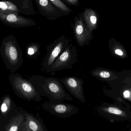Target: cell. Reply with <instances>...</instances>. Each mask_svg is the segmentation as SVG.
<instances>
[{
    "label": "cell",
    "instance_id": "cell-1",
    "mask_svg": "<svg viewBox=\"0 0 131 131\" xmlns=\"http://www.w3.org/2000/svg\"><path fill=\"white\" fill-rule=\"evenodd\" d=\"M28 80L41 96H45L51 101L60 102L63 100H73L57 78L37 75L29 78Z\"/></svg>",
    "mask_w": 131,
    "mask_h": 131
},
{
    "label": "cell",
    "instance_id": "cell-2",
    "mask_svg": "<svg viewBox=\"0 0 131 131\" xmlns=\"http://www.w3.org/2000/svg\"><path fill=\"white\" fill-rule=\"evenodd\" d=\"M0 53L7 68L12 73L16 72L22 65L23 54L16 38L10 35L1 41Z\"/></svg>",
    "mask_w": 131,
    "mask_h": 131
},
{
    "label": "cell",
    "instance_id": "cell-3",
    "mask_svg": "<svg viewBox=\"0 0 131 131\" xmlns=\"http://www.w3.org/2000/svg\"><path fill=\"white\" fill-rule=\"evenodd\" d=\"M8 79L13 91L18 97L29 101H41V96L29 80L18 74L9 75Z\"/></svg>",
    "mask_w": 131,
    "mask_h": 131
},
{
    "label": "cell",
    "instance_id": "cell-4",
    "mask_svg": "<svg viewBox=\"0 0 131 131\" xmlns=\"http://www.w3.org/2000/svg\"><path fill=\"white\" fill-rule=\"evenodd\" d=\"M69 40L62 35L47 47V53L43 62V71L49 73L50 69L57 58L69 44Z\"/></svg>",
    "mask_w": 131,
    "mask_h": 131
},
{
    "label": "cell",
    "instance_id": "cell-5",
    "mask_svg": "<svg viewBox=\"0 0 131 131\" xmlns=\"http://www.w3.org/2000/svg\"><path fill=\"white\" fill-rule=\"evenodd\" d=\"M77 60V49L72 45L69 44L54 61L49 73L53 74L55 71L71 69Z\"/></svg>",
    "mask_w": 131,
    "mask_h": 131
},
{
    "label": "cell",
    "instance_id": "cell-6",
    "mask_svg": "<svg viewBox=\"0 0 131 131\" xmlns=\"http://www.w3.org/2000/svg\"><path fill=\"white\" fill-rule=\"evenodd\" d=\"M71 27L78 45L81 47L89 45L94 36L85 25L82 14L74 18V21L71 23Z\"/></svg>",
    "mask_w": 131,
    "mask_h": 131
},
{
    "label": "cell",
    "instance_id": "cell-7",
    "mask_svg": "<svg viewBox=\"0 0 131 131\" xmlns=\"http://www.w3.org/2000/svg\"><path fill=\"white\" fill-rule=\"evenodd\" d=\"M64 87L68 91L82 103L85 101L83 85L84 81L82 78L74 76H68L60 79Z\"/></svg>",
    "mask_w": 131,
    "mask_h": 131
},
{
    "label": "cell",
    "instance_id": "cell-8",
    "mask_svg": "<svg viewBox=\"0 0 131 131\" xmlns=\"http://www.w3.org/2000/svg\"><path fill=\"white\" fill-rule=\"evenodd\" d=\"M0 21L5 25L12 28L28 27L36 25L35 21L30 18L15 14H4L1 11Z\"/></svg>",
    "mask_w": 131,
    "mask_h": 131
},
{
    "label": "cell",
    "instance_id": "cell-9",
    "mask_svg": "<svg viewBox=\"0 0 131 131\" xmlns=\"http://www.w3.org/2000/svg\"><path fill=\"white\" fill-rule=\"evenodd\" d=\"M0 11L5 14L30 15L34 13L32 5L18 4L7 1H0Z\"/></svg>",
    "mask_w": 131,
    "mask_h": 131
},
{
    "label": "cell",
    "instance_id": "cell-10",
    "mask_svg": "<svg viewBox=\"0 0 131 131\" xmlns=\"http://www.w3.org/2000/svg\"><path fill=\"white\" fill-rule=\"evenodd\" d=\"M40 14L45 18L54 20L65 15L62 11L57 9L49 0H35Z\"/></svg>",
    "mask_w": 131,
    "mask_h": 131
},
{
    "label": "cell",
    "instance_id": "cell-11",
    "mask_svg": "<svg viewBox=\"0 0 131 131\" xmlns=\"http://www.w3.org/2000/svg\"><path fill=\"white\" fill-rule=\"evenodd\" d=\"M82 14L85 25L92 34L97 27L99 20L98 14L94 10L90 8H85Z\"/></svg>",
    "mask_w": 131,
    "mask_h": 131
},
{
    "label": "cell",
    "instance_id": "cell-12",
    "mask_svg": "<svg viewBox=\"0 0 131 131\" xmlns=\"http://www.w3.org/2000/svg\"><path fill=\"white\" fill-rule=\"evenodd\" d=\"M61 102L50 101L45 103L43 106L45 108H48L55 113L59 114L70 113L77 110V108L74 105L61 103Z\"/></svg>",
    "mask_w": 131,
    "mask_h": 131
},
{
    "label": "cell",
    "instance_id": "cell-13",
    "mask_svg": "<svg viewBox=\"0 0 131 131\" xmlns=\"http://www.w3.org/2000/svg\"><path fill=\"white\" fill-rule=\"evenodd\" d=\"M25 119V115L21 114L15 116L7 125L5 131H18Z\"/></svg>",
    "mask_w": 131,
    "mask_h": 131
},
{
    "label": "cell",
    "instance_id": "cell-14",
    "mask_svg": "<svg viewBox=\"0 0 131 131\" xmlns=\"http://www.w3.org/2000/svg\"><path fill=\"white\" fill-rule=\"evenodd\" d=\"M92 76L103 81H107L110 79L112 74L107 69L101 68H97L91 71Z\"/></svg>",
    "mask_w": 131,
    "mask_h": 131
},
{
    "label": "cell",
    "instance_id": "cell-15",
    "mask_svg": "<svg viewBox=\"0 0 131 131\" xmlns=\"http://www.w3.org/2000/svg\"><path fill=\"white\" fill-rule=\"evenodd\" d=\"M40 45L38 43L29 44L26 48V54L30 59H36L40 54Z\"/></svg>",
    "mask_w": 131,
    "mask_h": 131
},
{
    "label": "cell",
    "instance_id": "cell-16",
    "mask_svg": "<svg viewBox=\"0 0 131 131\" xmlns=\"http://www.w3.org/2000/svg\"><path fill=\"white\" fill-rule=\"evenodd\" d=\"M25 121L31 131H44L40 123L31 115L25 114Z\"/></svg>",
    "mask_w": 131,
    "mask_h": 131
},
{
    "label": "cell",
    "instance_id": "cell-17",
    "mask_svg": "<svg viewBox=\"0 0 131 131\" xmlns=\"http://www.w3.org/2000/svg\"><path fill=\"white\" fill-rule=\"evenodd\" d=\"M51 4L65 15H68L72 11L69 7L66 5L61 0H49Z\"/></svg>",
    "mask_w": 131,
    "mask_h": 131
},
{
    "label": "cell",
    "instance_id": "cell-18",
    "mask_svg": "<svg viewBox=\"0 0 131 131\" xmlns=\"http://www.w3.org/2000/svg\"><path fill=\"white\" fill-rule=\"evenodd\" d=\"M12 100L10 96L6 95L3 98L1 106V110L2 114H6L9 111L12 104Z\"/></svg>",
    "mask_w": 131,
    "mask_h": 131
},
{
    "label": "cell",
    "instance_id": "cell-19",
    "mask_svg": "<svg viewBox=\"0 0 131 131\" xmlns=\"http://www.w3.org/2000/svg\"><path fill=\"white\" fill-rule=\"evenodd\" d=\"M103 111L108 112L110 114L117 115H122L123 114V112L121 110L117 108L113 107H103L102 108Z\"/></svg>",
    "mask_w": 131,
    "mask_h": 131
},
{
    "label": "cell",
    "instance_id": "cell-20",
    "mask_svg": "<svg viewBox=\"0 0 131 131\" xmlns=\"http://www.w3.org/2000/svg\"><path fill=\"white\" fill-rule=\"evenodd\" d=\"M3 1H9L14 3L18 4H27L32 5L31 0H3Z\"/></svg>",
    "mask_w": 131,
    "mask_h": 131
},
{
    "label": "cell",
    "instance_id": "cell-21",
    "mask_svg": "<svg viewBox=\"0 0 131 131\" xmlns=\"http://www.w3.org/2000/svg\"><path fill=\"white\" fill-rule=\"evenodd\" d=\"M18 131H31V130L29 128L27 122L25 121L22 123Z\"/></svg>",
    "mask_w": 131,
    "mask_h": 131
},
{
    "label": "cell",
    "instance_id": "cell-22",
    "mask_svg": "<svg viewBox=\"0 0 131 131\" xmlns=\"http://www.w3.org/2000/svg\"><path fill=\"white\" fill-rule=\"evenodd\" d=\"M68 4L73 6L78 5L80 0H64Z\"/></svg>",
    "mask_w": 131,
    "mask_h": 131
},
{
    "label": "cell",
    "instance_id": "cell-23",
    "mask_svg": "<svg viewBox=\"0 0 131 131\" xmlns=\"http://www.w3.org/2000/svg\"><path fill=\"white\" fill-rule=\"evenodd\" d=\"M130 92L128 90H126L123 93L124 97L125 98H128L130 97Z\"/></svg>",
    "mask_w": 131,
    "mask_h": 131
},
{
    "label": "cell",
    "instance_id": "cell-24",
    "mask_svg": "<svg viewBox=\"0 0 131 131\" xmlns=\"http://www.w3.org/2000/svg\"><path fill=\"white\" fill-rule=\"evenodd\" d=\"M115 53L117 55L121 56L123 55V52L119 49H117L115 50Z\"/></svg>",
    "mask_w": 131,
    "mask_h": 131
},
{
    "label": "cell",
    "instance_id": "cell-25",
    "mask_svg": "<svg viewBox=\"0 0 131 131\" xmlns=\"http://www.w3.org/2000/svg\"><path fill=\"white\" fill-rule=\"evenodd\" d=\"M3 1V0H0V1Z\"/></svg>",
    "mask_w": 131,
    "mask_h": 131
}]
</instances>
